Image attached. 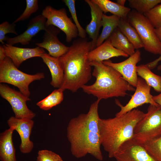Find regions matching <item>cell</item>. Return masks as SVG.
<instances>
[{
    "label": "cell",
    "instance_id": "cell-6",
    "mask_svg": "<svg viewBox=\"0 0 161 161\" xmlns=\"http://www.w3.org/2000/svg\"><path fill=\"white\" fill-rule=\"evenodd\" d=\"M128 20L136 30L146 51L161 55V43L155 32V28L144 14L135 10L129 14Z\"/></svg>",
    "mask_w": 161,
    "mask_h": 161
},
{
    "label": "cell",
    "instance_id": "cell-33",
    "mask_svg": "<svg viewBox=\"0 0 161 161\" xmlns=\"http://www.w3.org/2000/svg\"><path fill=\"white\" fill-rule=\"evenodd\" d=\"M37 161H63L58 154L50 150H39L38 153Z\"/></svg>",
    "mask_w": 161,
    "mask_h": 161
},
{
    "label": "cell",
    "instance_id": "cell-9",
    "mask_svg": "<svg viewBox=\"0 0 161 161\" xmlns=\"http://www.w3.org/2000/svg\"><path fill=\"white\" fill-rule=\"evenodd\" d=\"M0 94L1 97L7 100L10 105L15 114L18 119H32L36 114L30 109L26 102L30 99L14 89L4 84H0Z\"/></svg>",
    "mask_w": 161,
    "mask_h": 161
},
{
    "label": "cell",
    "instance_id": "cell-23",
    "mask_svg": "<svg viewBox=\"0 0 161 161\" xmlns=\"http://www.w3.org/2000/svg\"><path fill=\"white\" fill-rule=\"evenodd\" d=\"M97 5L103 11L106 13L110 12L119 17L120 18L126 19L128 15L131 11V9L122 6L117 3L109 0H91Z\"/></svg>",
    "mask_w": 161,
    "mask_h": 161
},
{
    "label": "cell",
    "instance_id": "cell-19",
    "mask_svg": "<svg viewBox=\"0 0 161 161\" xmlns=\"http://www.w3.org/2000/svg\"><path fill=\"white\" fill-rule=\"evenodd\" d=\"M41 58L48 67L51 75L50 84L54 88H59L64 79V71L59 58H56L46 53Z\"/></svg>",
    "mask_w": 161,
    "mask_h": 161
},
{
    "label": "cell",
    "instance_id": "cell-35",
    "mask_svg": "<svg viewBox=\"0 0 161 161\" xmlns=\"http://www.w3.org/2000/svg\"><path fill=\"white\" fill-rule=\"evenodd\" d=\"M7 57L6 53L3 45H0V61H3Z\"/></svg>",
    "mask_w": 161,
    "mask_h": 161
},
{
    "label": "cell",
    "instance_id": "cell-22",
    "mask_svg": "<svg viewBox=\"0 0 161 161\" xmlns=\"http://www.w3.org/2000/svg\"><path fill=\"white\" fill-rule=\"evenodd\" d=\"M120 18L113 15L107 16L104 14L102 16V31L97 41L96 47L101 44L108 38L115 29L118 27Z\"/></svg>",
    "mask_w": 161,
    "mask_h": 161
},
{
    "label": "cell",
    "instance_id": "cell-39",
    "mask_svg": "<svg viewBox=\"0 0 161 161\" xmlns=\"http://www.w3.org/2000/svg\"><path fill=\"white\" fill-rule=\"evenodd\" d=\"M157 69L159 71H161V64L158 66Z\"/></svg>",
    "mask_w": 161,
    "mask_h": 161
},
{
    "label": "cell",
    "instance_id": "cell-26",
    "mask_svg": "<svg viewBox=\"0 0 161 161\" xmlns=\"http://www.w3.org/2000/svg\"><path fill=\"white\" fill-rule=\"evenodd\" d=\"M63 92L60 88L55 89L45 98L38 102L36 105L43 110H49L62 102L64 97Z\"/></svg>",
    "mask_w": 161,
    "mask_h": 161
},
{
    "label": "cell",
    "instance_id": "cell-21",
    "mask_svg": "<svg viewBox=\"0 0 161 161\" xmlns=\"http://www.w3.org/2000/svg\"><path fill=\"white\" fill-rule=\"evenodd\" d=\"M109 38L113 46L129 56L132 55L135 52L134 46L118 27L114 30Z\"/></svg>",
    "mask_w": 161,
    "mask_h": 161
},
{
    "label": "cell",
    "instance_id": "cell-38",
    "mask_svg": "<svg viewBox=\"0 0 161 161\" xmlns=\"http://www.w3.org/2000/svg\"><path fill=\"white\" fill-rule=\"evenodd\" d=\"M126 0H117V3L120 5L122 6H124L126 2Z\"/></svg>",
    "mask_w": 161,
    "mask_h": 161
},
{
    "label": "cell",
    "instance_id": "cell-5",
    "mask_svg": "<svg viewBox=\"0 0 161 161\" xmlns=\"http://www.w3.org/2000/svg\"><path fill=\"white\" fill-rule=\"evenodd\" d=\"M45 78L43 72L30 75L19 70L11 59L7 57L0 61V82L11 84L18 88L22 93L29 97L30 95L29 86L32 82Z\"/></svg>",
    "mask_w": 161,
    "mask_h": 161
},
{
    "label": "cell",
    "instance_id": "cell-32",
    "mask_svg": "<svg viewBox=\"0 0 161 161\" xmlns=\"http://www.w3.org/2000/svg\"><path fill=\"white\" fill-rule=\"evenodd\" d=\"M16 26V23L13 22L10 24L7 21H4L0 24V42L2 44H4V41H5L7 36L6 35L7 33L17 34Z\"/></svg>",
    "mask_w": 161,
    "mask_h": 161
},
{
    "label": "cell",
    "instance_id": "cell-31",
    "mask_svg": "<svg viewBox=\"0 0 161 161\" xmlns=\"http://www.w3.org/2000/svg\"><path fill=\"white\" fill-rule=\"evenodd\" d=\"M26 7L22 13L16 20L14 23L23 21L28 19L31 15L36 12L38 9V1L37 0H26Z\"/></svg>",
    "mask_w": 161,
    "mask_h": 161
},
{
    "label": "cell",
    "instance_id": "cell-34",
    "mask_svg": "<svg viewBox=\"0 0 161 161\" xmlns=\"http://www.w3.org/2000/svg\"><path fill=\"white\" fill-rule=\"evenodd\" d=\"M161 61V55L154 61L146 64L148 67L151 70L154 69L157 65L158 63Z\"/></svg>",
    "mask_w": 161,
    "mask_h": 161
},
{
    "label": "cell",
    "instance_id": "cell-36",
    "mask_svg": "<svg viewBox=\"0 0 161 161\" xmlns=\"http://www.w3.org/2000/svg\"><path fill=\"white\" fill-rule=\"evenodd\" d=\"M153 99L161 107V93L158 95L153 96Z\"/></svg>",
    "mask_w": 161,
    "mask_h": 161
},
{
    "label": "cell",
    "instance_id": "cell-8",
    "mask_svg": "<svg viewBox=\"0 0 161 161\" xmlns=\"http://www.w3.org/2000/svg\"><path fill=\"white\" fill-rule=\"evenodd\" d=\"M41 15L47 19L46 26L53 25L63 31L67 42H70L78 36L77 27L68 16L64 8L57 10L48 5L43 10Z\"/></svg>",
    "mask_w": 161,
    "mask_h": 161
},
{
    "label": "cell",
    "instance_id": "cell-2",
    "mask_svg": "<svg viewBox=\"0 0 161 161\" xmlns=\"http://www.w3.org/2000/svg\"><path fill=\"white\" fill-rule=\"evenodd\" d=\"M145 113L134 109L120 116L100 118L98 127L101 145L109 158L114 157L120 147L133 138L134 128Z\"/></svg>",
    "mask_w": 161,
    "mask_h": 161
},
{
    "label": "cell",
    "instance_id": "cell-16",
    "mask_svg": "<svg viewBox=\"0 0 161 161\" xmlns=\"http://www.w3.org/2000/svg\"><path fill=\"white\" fill-rule=\"evenodd\" d=\"M7 57L9 58L14 65L18 68L25 60L35 57H41L45 52L43 48L37 47L34 48L18 47L7 44H3Z\"/></svg>",
    "mask_w": 161,
    "mask_h": 161
},
{
    "label": "cell",
    "instance_id": "cell-25",
    "mask_svg": "<svg viewBox=\"0 0 161 161\" xmlns=\"http://www.w3.org/2000/svg\"><path fill=\"white\" fill-rule=\"evenodd\" d=\"M118 27L134 46L135 49L143 47V44L136 29L128 20L120 18Z\"/></svg>",
    "mask_w": 161,
    "mask_h": 161
},
{
    "label": "cell",
    "instance_id": "cell-7",
    "mask_svg": "<svg viewBox=\"0 0 161 161\" xmlns=\"http://www.w3.org/2000/svg\"><path fill=\"white\" fill-rule=\"evenodd\" d=\"M161 134V107L150 105L144 117L136 125L133 139L142 145Z\"/></svg>",
    "mask_w": 161,
    "mask_h": 161
},
{
    "label": "cell",
    "instance_id": "cell-27",
    "mask_svg": "<svg viewBox=\"0 0 161 161\" xmlns=\"http://www.w3.org/2000/svg\"><path fill=\"white\" fill-rule=\"evenodd\" d=\"M130 6L144 14L161 2V0H129Z\"/></svg>",
    "mask_w": 161,
    "mask_h": 161
},
{
    "label": "cell",
    "instance_id": "cell-3",
    "mask_svg": "<svg viewBox=\"0 0 161 161\" xmlns=\"http://www.w3.org/2000/svg\"><path fill=\"white\" fill-rule=\"evenodd\" d=\"M67 137L75 157L81 158L89 154L103 160L98 126L90 118L79 116L71 119L67 128Z\"/></svg>",
    "mask_w": 161,
    "mask_h": 161
},
{
    "label": "cell",
    "instance_id": "cell-17",
    "mask_svg": "<svg viewBox=\"0 0 161 161\" xmlns=\"http://www.w3.org/2000/svg\"><path fill=\"white\" fill-rule=\"evenodd\" d=\"M119 56L127 57L129 56L113 46L109 38L101 44L91 50L88 58L90 62H103L112 58Z\"/></svg>",
    "mask_w": 161,
    "mask_h": 161
},
{
    "label": "cell",
    "instance_id": "cell-14",
    "mask_svg": "<svg viewBox=\"0 0 161 161\" xmlns=\"http://www.w3.org/2000/svg\"><path fill=\"white\" fill-rule=\"evenodd\" d=\"M43 40L41 43L35 44L39 47L45 49L48 52V54L55 58H59L68 50L69 47L62 43L58 38V35L60 30L56 27L50 25L46 26Z\"/></svg>",
    "mask_w": 161,
    "mask_h": 161
},
{
    "label": "cell",
    "instance_id": "cell-1",
    "mask_svg": "<svg viewBox=\"0 0 161 161\" xmlns=\"http://www.w3.org/2000/svg\"><path fill=\"white\" fill-rule=\"evenodd\" d=\"M92 43L86 38L75 40L67 51L59 58L64 71V79L60 88L64 91L77 92L92 77L91 65L88 55Z\"/></svg>",
    "mask_w": 161,
    "mask_h": 161
},
{
    "label": "cell",
    "instance_id": "cell-29",
    "mask_svg": "<svg viewBox=\"0 0 161 161\" xmlns=\"http://www.w3.org/2000/svg\"><path fill=\"white\" fill-rule=\"evenodd\" d=\"M63 1L69 9L74 24L77 29L78 36L81 38H86V30L81 26L77 16L75 8V0H64Z\"/></svg>",
    "mask_w": 161,
    "mask_h": 161
},
{
    "label": "cell",
    "instance_id": "cell-13",
    "mask_svg": "<svg viewBox=\"0 0 161 161\" xmlns=\"http://www.w3.org/2000/svg\"><path fill=\"white\" fill-rule=\"evenodd\" d=\"M10 127H13L18 133L21 140L19 146L21 152L23 154L30 153L34 146L33 143L30 140L34 122L32 119H18L11 117L7 121Z\"/></svg>",
    "mask_w": 161,
    "mask_h": 161
},
{
    "label": "cell",
    "instance_id": "cell-28",
    "mask_svg": "<svg viewBox=\"0 0 161 161\" xmlns=\"http://www.w3.org/2000/svg\"><path fill=\"white\" fill-rule=\"evenodd\" d=\"M142 145L157 161H161V134Z\"/></svg>",
    "mask_w": 161,
    "mask_h": 161
},
{
    "label": "cell",
    "instance_id": "cell-18",
    "mask_svg": "<svg viewBox=\"0 0 161 161\" xmlns=\"http://www.w3.org/2000/svg\"><path fill=\"white\" fill-rule=\"evenodd\" d=\"M91 10V19L86 28V33L92 39V50L96 48L99 33L102 26V22L103 12L96 4L91 0H85Z\"/></svg>",
    "mask_w": 161,
    "mask_h": 161
},
{
    "label": "cell",
    "instance_id": "cell-10",
    "mask_svg": "<svg viewBox=\"0 0 161 161\" xmlns=\"http://www.w3.org/2000/svg\"><path fill=\"white\" fill-rule=\"evenodd\" d=\"M151 88L144 79L139 77L135 92L125 105L123 106L118 100H115L116 104L120 108V111L116 114L115 116L123 115L146 103L159 106L153 99V96L150 93Z\"/></svg>",
    "mask_w": 161,
    "mask_h": 161
},
{
    "label": "cell",
    "instance_id": "cell-15",
    "mask_svg": "<svg viewBox=\"0 0 161 161\" xmlns=\"http://www.w3.org/2000/svg\"><path fill=\"white\" fill-rule=\"evenodd\" d=\"M46 21V19L43 15H38L30 21L24 32L15 37L7 36L5 41L11 45L19 43L23 45L28 44L33 37L40 31L45 30Z\"/></svg>",
    "mask_w": 161,
    "mask_h": 161
},
{
    "label": "cell",
    "instance_id": "cell-37",
    "mask_svg": "<svg viewBox=\"0 0 161 161\" xmlns=\"http://www.w3.org/2000/svg\"><path fill=\"white\" fill-rule=\"evenodd\" d=\"M155 32L161 43V27L157 28H155Z\"/></svg>",
    "mask_w": 161,
    "mask_h": 161
},
{
    "label": "cell",
    "instance_id": "cell-4",
    "mask_svg": "<svg viewBox=\"0 0 161 161\" xmlns=\"http://www.w3.org/2000/svg\"><path fill=\"white\" fill-rule=\"evenodd\" d=\"M94 67L92 75L95 82L90 85H85L81 89L88 95L101 100L113 97H124L127 92L134 91L135 88L130 85L121 75L113 68L103 62H90Z\"/></svg>",
    "mask_w": 161,
    "mask_h": 161
},
{
    "label": "cell",
    "instance_id": "cell-12",
    "mask_svg": "<svg viewBox=\"0 0 161 161\" xmlns=\"http://www.w3.org/2000/svg\"><path fill=\"white\" fill-rule=\"evenodd\" d=\"M140 60V52L137 50L128 58L121 62L113 63L109 60L103 63L117 71L130 85L136 87L138 78L136 70L137 64Z\"/></svg>",
    "mask_w": 161,
    "mask_h": 161
},
{
    "label": "cell",
    "instance_id": "cell-11",
    "mask_svg": "<svg viewBox=\"0 0 161 161\" xmlns=\"http://www.w3.org/2000/svg\"><path fill=\"white\" fill-rule=\"evenodd\" d=\"M114 158L117 161H157L142 145L133 138L120 147Z\"/></svg>",
    "mask_w": 161,
    "mask_h": 161
},
{
    "label": "cell",
    "instance_id": "cell-30",
    "mask_svg": "<svg viewBox=\"0 0 161 161\" xmlns=\"http://www.w3.org/2000/svg\"><path fill=\"white\" fill-rule=\"evenodd\" d=\"M144 15L155 28L161 27V2Z\"/></svg>",
    "mask_w": 161,
    "mask_h": 161
},
{
    "label": "cell",
    "instance_id": "cell-20",
    "mask_svg": "<svg viewBox=\"0 0 161 161\" xmlns=\"http://www.w3.org/2000/svg\"><path fill=\"white\" fill-rule=\"evenodd\" d=\"M14 130L10 127L0 134V160L1 161H16V150L13 141Z\"/></svg>",
    "mask_w": 161,
    "mask_h": 161
},
{
    "label": "cell",
    "instance_id": "cell-24",
    "mask_svg": "<svg viewBox=\"0 0 161 161\" xmlns=\"http://www.w3.org/2000/svg\"><path fill=\"white\" fill-rule=\"evenodd\" d=\"M137 74L156 92L161 93V76L153 72L146 64L137 66Z\"/></svg>",
    "mask_w": 161,
    "mask_h": 161
}]
</instances>
